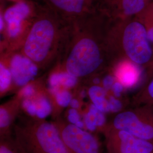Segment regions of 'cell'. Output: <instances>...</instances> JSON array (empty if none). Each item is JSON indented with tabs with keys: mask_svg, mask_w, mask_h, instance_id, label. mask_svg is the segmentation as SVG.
I'll return each mask as SVG.
<instances>
[{
	"mask_svg": "<svg viewBox=\"0 0 153 153\" xmlns=\"http://www.w3.org/2000/svg\"><path fill=\"white\" fill-rule=\"evenodd\" d=\"M0 153H23L18 145L13 134L0 138Z\"/></svg>",
	"mask_w": 153,
	"mask_h": 153,
	"instance_id": "obj_19",
	"label": "cell"
},
{
	"mask_svg": "<svg viewBox=\"0 0 153 153\" xmlns=\"http://www.w3.org/2000/svg\"><path fill=\"white\" fill-rule=\"evenodd\" d=\"M13 134L23 153H68L53 122L23 117L16 121Z\"/></svg>",
	"mask_w": 153,
	"mask_h": 153,
	"instance_id": "obj_1",
	"label": "cell"
},
{
	"mask_svg": "<svg viewBox=\"0 0 153 153\" xmlns=\"http://www.w3.org/2000/svg\"><path fill=\"white\" fill-rule=\"evenodd\" d=\"M153 153V152H151V153Z\"/></svg>",
	"mask_w": 153,
	"mask_h": 153,
	"instance_id": "obj_30",
	"label": "cell"
},
{
	"mask_svg": "<svg viewBox=\"0 0 153 153\" xmlns=\"http://www.w3.org/2000/svg\"><path fill=\"white\" fill-rule=\"evenodd\" d=\"M76 83V76H73L69 73L53 74L49 79V84L52 88H56L60 85L71 88L74 86Z\"/></svg>",
	"mask_w": 153,
	"mask_h": 153,
	"instance_id": "obj_18",
	"label": "cell"
},
{
	"mask_svg": "<svg viewBox=\"0 0 153 153\" xmlns=\"http://www.w3.org/2000/svg\"><path fill=\"white\" fill-rule=\"evenodd\" d=\"M88 128L95 129L97 126L101 127L103 130L106 126L105 124V117L103 112L98 109L94 105H92L86 118Z\"/></svg>",
	"mask_w": 153,
	"mask_h": 153,
	"instance_id": "obj_17",
	"label": "cell"
},
{
	"mask_svg": "<svg viewBox=\"0 0 153 153\" xmlns=\"http://www.w3.org/2000/svg\"><path fill=\"white\" fill-rule=\"evenodd\" d=\"M146 28L148 38L153 46V1L152 0L145 8L136 16Z\"/></svg>",
	"mask_w": 153,
	"mask_h": 153,
	"instance_id": "obj_16",
	"label": "cell"
},
{
	"mask_svg": "<svg viewBox=\"0 0 153 153\" xmlns=\"http://www.w3.org/2000/svg\"><path fill=\"white\" fill-rule=\"evenodd\" d=\"M121 20L112 31L110 41L125 60L144 69L153 57V46L148 38L146 28L136 16Z\"/></svg>",
	"mask_w": 153,
	"mask_h": 153,
	"instance_id": "obj_2",
	"label": "cell"
},
{
	"mask_svg": "<svg viewBox=\"0 0 153 153\" xmlns=\"http://www.w3.org/2000/svg\"><path fill=\"white\" fill-rule=\"evenodd\" d=\"M21 30V23H8V32L11 37H15Z\"/></svg>",
	"mask_w": 153,
	"mask_h": 153,
	"instance_id": "obj_24",
	"label": "cell"
},
{
	"mask_svg": "<svg viewBox=\"0 0 153 153\" xmlns=\"http://www.w3.org/2000/svg\"><path fill=\"white\" fill-rule=\"evenodd\" d=\"M0 22H1V25H0V26H1V30L2 29V26H3V20H2V16H1V20H0Z\"/></svg>",
	"mask_w": 153,
	"mask_h": 153,
	"instance_id": "obj_29",
	"label": "cell"
},
{
	"mask_svg": "<svg viewBox=\"0 0 153 153\" xmlns=\"http://www.w3.org/2000/svg\"></svg>",
	"mask_w": 153,
	"mask_h": 153,
	"instance_id": "obj_31",
	"label": "cell"
},
{
	"mask_svg": "<svg viewBox=\"0 0 153 153\" xmlns=\"http://www.w3.org/2000/svg\"><path fill=\"white\" fill-rule=\"evenodd\" d=\"M89 95L94 105L103 112L111 111L110 98L106 99V89L98 86H94L90 88ZM111 98V97H110Z\"/></svg>",
	"mask_w": 153,
	"mask_h": 153,
	"instance_id": "obj_13",
	"label": "cell"
},
{
	"mask_svg": "<svg viewBox=\"0 0 153 153\" xmlns=\"http://www.w3.org/2000/svg\"><path fill=\"white\" fill-rule=\"evenodd\" d=\"M108 153H149L153 152V142L136 137L128 131L105 126L102 130Z\"/></svg>",
	"mask_w": 153,
	"mask_h": 153,
	"instance_id": "obj_6",
	"label": "cell"
},
{
	"mask_svg": "<svg viewBox=\"0 0 153 153\" xmlns=\"http://www.w3.org/2000/svg\"><path fill=\"white\" fill-rule=\"evenodd\" d=\"M133 103L136 106L153 105V77L142 86L133 98Z\"/></svg>",
	"mask_w": 153,
	"mask_h": 153,
	"instance_id": "obj_14",
	"label": "cell"
},
{
	"mask_svg": "<svg viewBox=\"0 0 153 153\" xmlns=\"http://www.w3.org/2000/svg\"><path fill=\"white\" fill-rule=\"evenodd\" d=\"M10 71L15 83L23 86L36 75L38 69L27 58L16 55L11 60Z\"/></svg>",
	"mask_w": 153,
	"mask_h": 153,
	"instance_id": "obj_9",
	"label": "cell"
},
{
	"mask_svg": "<svg viewBox=\"0 0 153 153\" xmlns=\"http://www.w3.org/2000/svg\"><path fill=\"white\" fill-rule=\"evenodd\" d=\"M30 11L29 6L25 2H20L6 10L4 17L7 23H19L27 17Z\"/></svg>",
	"mask_w": 153,
	"mask_h": 153,
	"instance_id": "obj_12",
	"label": "cell"
},
{
	"mask_svg": "<svg viewBox=\"0 0 153 153\" xmlns=\"http://www.w3.org/2000/svg\"><path fill=\"white\" fill-rule=\"evenodd\" d=\"M33 88L31 86H27L22 90V95L25 97H30L32 95L33 93Z\"/></svg>",
	"mask_w": 153,
	"mask_h": 153,
	"instance_id": "obj_27",
	"label": "cell"
},
{
	"mask_svg": "<svg viewBox=\"0 0 153 153\" xmlns=\"http://www.w3.org/2000/svg\"><path fill=\"white\" fill-rule=\"evenodd\" d=\"M69 119L71 121V123L76 124L78 122L79 117L78 114L77 112L75 109H71L69 111Z\"/></svg>",
	"mask_w": 153,
	"mask_h": 153,
	"instance_id": "obj_25",
	"label": "cell"
},
{
	"mask_svg": "<svg viewBox=\"0 0 153 153\" xmlns=\"http://www.w3.org/2000/svg\"><path fill=\"white\" fill-rule=\"evenodd\" d=\"M115 78L111 76H108L105 77L103 80V85H104V88L106 90L110 88L112 86V85L114 84V83L115 81Z\"/></svg>",
	"mask_w": 153,
	"mask_h": 153,
	"instance_id": "obj_26",
	"label": "cell"
},
{
	"mask_svg": "<svg viewBox=\"0 0 153 153\" xmlns=\"http://www.w3.org/2000/svg\"><path fill=\"white\" fill-rule=\"evenodd\" d=\"M152 0H103L104 10L112 16L126 19L136 16Z\"/></svg>",
	"mask_w": 153,
	"mask_h": 153,
	"instance_id": "obj_8",
	"label": "cell"
},
{
	"mask_svg": "<svg viewBox=\"0 0 153 153\" xmlns=\"http://www.w3.org/2000/svg\"><path fill=\"white\" fill-rule=\"evenodd\" d=\"M153 77V57L150 62L144 68V84Z\"/></svg>",
	"mask_w": 153,
	"mask_h": 153,
	"instance_id": "obj_23",
	"label": "cell"
},
{
	"mask_svg": "<svg viewBox=\"0 0 153 153\" xmlns=\"http://www.w3.org/2000/svg\"><path fill=\"white\" fill-rule=\"evenodd\" d=\"M103 61L102 53L98 44L90 39H83L71 51L66 69L73 76H85L98 69Z\"/></svg>",
	"mask_w": 153,
	"mask_h": 153,
	"instance_id": "obj_4",
	"label": "cell"
},
{
	"mask_svg": "<svg viewBox=\"0 0 153 153\" xmlns=\"http://www.w3.org/2000/svg\"><path fill=\"white\" fill-rule=\"evenodd\" d=\"M143 68L127 60L121 62L115 71L116 78L126 88L133 87L143 80Z\"/></svg>",
	"mask_w": 153,
	"mask_h": 153,
	"instance_id": "obj_10",
	"label": "cell"
},
{
	"mask_svg": "<svg viewBox=\"0 0 153 153\" xmlns=\"http://www.w3.org/2000/svg\"><path fill=\"white\" fill-rule=\"evenodd\" d=\"M70 104H71V107L73 108H78L79 107V103H78V102L76 100H75V99H73V100H71V102H70Z\"/></svg>",
	"mask_w": 153,
	"mask_h": 153,
	"instance_id": "obj_28",
	"label": "cell"
},
{
	"mask_svg": "<svg viewBox=\"0 0 153 153\" xmlns=\"http://www.w3.org/2000/svg\"><path fill=\"white\" fill-rule=\"evenodd\" d=\"M68 153H102L98 139L76 124L62 119L53 122Z\"/></svg>",
	"mask_w": 153,
	"mask_h": 153,
	"instance_id": "obj_5",
	"label": "cell"
},
{
	"mask_svg": "<svg viewBox=\"0 0 153 153\" xmlns=\"http://www.w3.org/2000/svg\"><path fill=\"white\" fill-rule=\"evenodd\" d=\"M58 9L68 13L79 14L85 9L86 0H49Z\"/></svg>",
	"mask_w": 153,
	"mask_h": 153,
	"instance_id": "obj_15",
	"label": "cell"
},
{
	"mask_svg": "<svg viewBox=\"0 0 153 153\" xmlns=\"http://www.w3.org/2000/svg\"><path fill=\"white\" fill-rule=\"evenodd\" d=\"M71 94L66 91H63L57 93L56 95V100L58 104L62 107H66L71 102Z\"/></svg>",
	"mask_w": 153,
	"mask_h": 153,
	"instance_id": "obj_22",
	"label": "cell"
},
{
	"mask_svg": "<svg viewBox=\"0 0 153 153\" xmlns=\"http://www.w3.org/2000/svg\"><path fill=\"white\" fill-rule=\"evenodd\" d=\"M54 35V29L49 21L36 22L28 35L25 45L26 55L35 61H41L47 56Z\"/></svg>",
	"mask_w": 153,
	"mask_h": 153,
	"instance_id": "obj_7",
	"label": "cell"
},
{
	"mask_svg": "<svg viewBox=\"0 0 153 153\" xmlns=\"http://www.w3.org/2000/svg\"><path fill=\"white\" fill-rule=\"evenodd\" d=\"M34 103L36 109V116L39 119H43L50 114L51 106L47 99L40 98L36 103L34 102Z\"/></svg>",
	"mask_w": 153,
	"mask_h": 153,
	"instance_id": "obj_20",
	"label": "cell"
},
{
	"mask_svg": "<svg viewBox=\"0 0 153 153\" xmlns=\"http://www.w3.org/2000/svg\"><path fill=\"white\" fill-rule=\"evenodd\" d=\"M11 73L4 66L0 65V90L1 93L5 91L11 83Z\"/></svg>",
	"mask_w": 153,
	"mask_h": 153,
	"instance_id": "obj_21",
	"label": "cell"
},
{
	"mask_svg": "<svg viewBox=\"0 0 153 153\" xmlns=\"http://www.w3.org/2000/svg\"><path fill=\"white\" fill-rule=\"evenodd\" d=\"M18 112L16 103L3 105L0 108V138L13 134V127Z\"/></svg>",
	"mask_w": 153,
	"mask_h": 153,
	"instance_id": "obj_11",
	"label": "cell"
},
{
	"mask_svg": "<svg viewBox=\"0 0 153 153\" xmlns=\"http://www.w3.org/2000/svg\"><path fill=\"white\" fill-rule=\"evenodd\" d=\"M106 126L153 142V105L136 106L134 109L121 112Z\"/></svg>",
	"mask_w": 153,
	"mask_h": 153,
	"instance_id": "obj_3",
	"label": "cell"
}]
</instances>
